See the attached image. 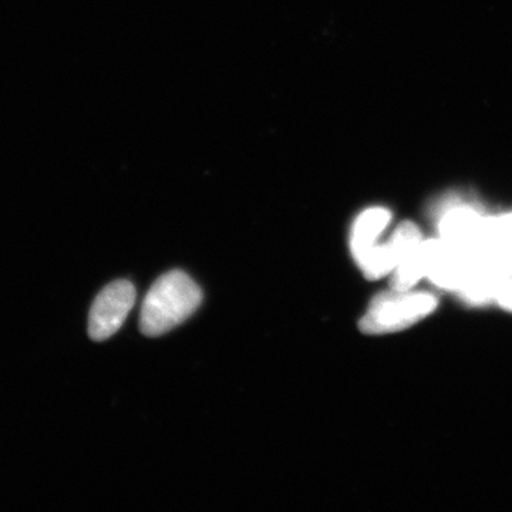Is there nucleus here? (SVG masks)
Masks as SVG:
<instances>
[{"instance_id":"obj_8","label":"nucleus","mask_w":512,"mask_h":512,"mask_svg":"<svg viewBox=\"0 0 512 512\" xmlns=\"http://www.w3.org/2000/svg\"><path fill=\"white\" fill-rule=\"evenodd\" d=\"M483 256L512 276V212L487 218Z\"/></svg>"},{"instance_id":"obj_6","label":"nucleus","mask_w":512,"mask_h":512,"mask_svg":"<svg viewBox=\"0 0 512 512\" xmlns=\"http://www.w3.org/2000/svg\"><path fill=\"white\" fill-rule=\"evenodd\" d=\"M136 303V289L128 281L111 282L94 299L89 315V336L103 342L119 332Z\"/></svg>"},{"instance_id":"obj_4","label":"nucleus","mask_w":512,"mask_h":512,"mask_svg":"<svg viewBox=\"0 0 512 512\" xmlns=\"http://www.w3.org/2000/svg\"><path fill=\"white\" fill-rule=\"evenodd\" d=\"M394 256L390 288L394 291H412L426 276V256L420 228L413 222H402L389 239Z\"/></svg>"},{"instance_id":"obj_3","label":"nucleus","mask_w":512,"mask_h":512,"mask_svg":"<svg viewBox=\"0 0 512 512\" xmlns=\"http://www.w3.org/2000/svg\"><path fill=\"white\" fill-rule=\"evenodd\" d=\"M487 215L477 205L464 201L441 204L439 212L440 239L471 256H483Z\"/></svg>"},{"instance_id":"obj_1","label":"nucleus","mask_w":512,"mask_h":512,"mask_svg":"<svg viewBox=\"0 0 512 512\" xmlns=\"http://www.w3.org/2000/svg\"><path fill=\"white\" fill-rule=\"evenodd\" d=\"M202 292L181 271L168 272L151 286L143 302L141 332L150 338L164 335L185 322L201 305Z\"/></svg>"},{"instance_id":"obj_9","label":"nucleus","mask_w":512,"mask_h":512,"mask_svg":"<svg viewBox=\"0 0 512 512\" xmlns=\"http://www.w3.org/2000/svg\"><path fill=\"white\" fill-rule=\"evenodd\" d=\"M495 303L505 311L512 312V276L501 286L500 292L495 298Z\"/></svg>"},{"instance_id":"obj_5","label":"nucleus","mask_w":512,"mask_h":512,"mask_svg":"<svg viewBox=\"0 0 512 512\" xmlns=\"http://www.w3.org/2000/svg\"><path fill=\"white\" fill-rule=\"evenodd\" d=\"M426 276L437 288L460 292L467 284L481 256H471L451 247L443 239H429L424 245Z\"/></svg>"},{"instance_id":"obj_2","label":"nucleus","mask_w":512,"mask_h":512,"mask_svg":"<svg viewBox=\"0 0 512 512\" xmlns=\"http://www.w3.org/2000/svg\"><path fill=\"white\" fill-rule=\"evenodd\" d=\"M439 301L429 292L390 291L379 293L360 319L359 329L365 335H389L412 328L436 311Z\"/></svg>"},{"instance_id":"obj_7","label":"nucleus","mask_w":512,"mask_h":512,"mask_svg":"<svg viewBox=\"0 0 512 512\" xmlns=\"http://www.w3.org/2000/svg\"><path fill=\"white\" fill-rule=\"evenodd\" d=\"M390 220L392 214L386 208H369L356 218L350 235V251L359 268L379 254L383 245L379 239L384 229L389 227Z\"/></svg>"}]
</instances>
